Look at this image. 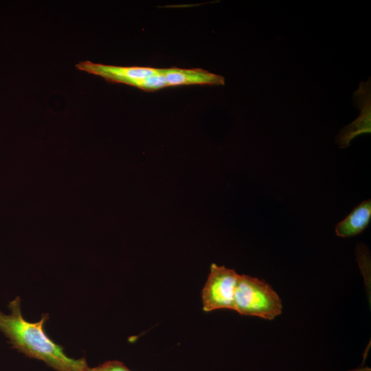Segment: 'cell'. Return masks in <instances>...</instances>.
Returning <instances> with one entry per match:
<instances>
[{"mask_svg":"<svg viewBox=\"0 0 371 371\" xmlns=\"http://www.w3.org/2000/svg\"><path fill=\"white\" fill-rule=\"evenodd\" d=\"M371 219V201H364L335 227V234L342 238L359 234L369 225Z\"/></svg>","mask_w":371,"mask_h":371,"instance_id":"obj_7","label":"cell"},{"mask_svg":"<svg viewBox=\"0 0 371 371\" xmlns=\"http://www.w3.org/2000/svg\"><path fill=\"white\" fill-rule=\"evenodd\" d=\"M166 87H168V84L162 69H159L158 73L140 80L135 85V87L144 91H155Z\"/></svg>","mask_w":371,"mask_h":371,"instance_id":"obj_8","label":"cell"},{"mask_svg":"<svg viewBox=\"0 0 371 371\" xmlns=\"http://www.w3.org/2000/svg\"><path fill=\"white\" fill-rule=\"evenodd\" d=\"M239 274L234 269L212 263L207 281L201 291L203 310L234 308V297Z\"/></svg>","mask_w":371,"mask_h":371,"instance_id":"obj_3","label":"cell"},{"mask_svg":"<svg viewBox=\"0 0 371 371\" xmlns=\"http://www.w3.org/2000/svg\"><path fill=\"white\" fill-rule=\"evenodd\" d=\"M168 87L182 85H223L225 78L202 69H162Z\"/></svg>","mask_w":371,"mask_h":371,"instance_id":"obj_6","label":"cell"},{"mask_svg":"<svg viewBox=\"0 0 371 371\" xmlns=\"http://www.w3.org/2000/svg\"><path fill=\"white\" fill-rule=\"evenodd\" d=\"M85 371H132L126 367L122 362L113 360L107 361L98 365V366L87 367Z\"/></svg>","mask_w":371,"mask_h":371,"instance_id":"obj_9","label":"cell"},{"mask_svg":"<svg viewBox=\"0 0 371 371\" xmlns=\"http://www.w3.org/2000/svg\"><path fill=\"white\" fill-rule=\"evenodd\" d=\"M353 101L361 109L359 117L350 124L340 130L335 142L341 148H347L355 137L371 132V83L370 79L361 82L359 89L354 93Z\"/></svg>","mask_w":371,"mask_h":371,"instance_id":"obj_4","label":"cell"},{"mask_svg":"<svg viewBox=\"0 0 371 371\" xmlns=\"http://www.w3.org/2000/svg\"><path fill=\"white\" fill-rule=\"evenodd\" d=\"M76 67L81 71L100 76L111 82L122 83L132 87L146 77L159 71L158 68L148 67H122L83 61Z\"/></svg>","mask_w":371,"mask_h":371,"instance_id":"obj_5","label":"cell"},{"mask_svg":"<svg viewBox=\"0 0 371 371\" xmlns=\"http://www.w3.org/2000/svg\"><path fill=\"white\" fill-rule=\"evenodd\" d=\"M282 302L265 280L239 275L234 297V308L242 315L273 319L281 314Z\"/></svg>","mask_w":371,"mask_h":371,"instance_id":"obj_2","label":"cell"},{"mask_svg":"<svg viewBox=\"0 0 371 371\" xmlns=\"http://www.w3.org/2000/svg\"><path fill=\"white\" fill-rule=\"evenodd\" d=\"M10 313L0 311V332L8 339L12 347L26 357L43 361L56 371H85L89 366L85 357L74 359L67 356L64 348L55 343L45 333L44 324L49 319L43 313L38 322L24 319L21 311L19 296L9 302Z\"/></svg>","mask_w":371,"mask_h":371,"instance_id":"obj_1","label":"cell"}]
</instances>
